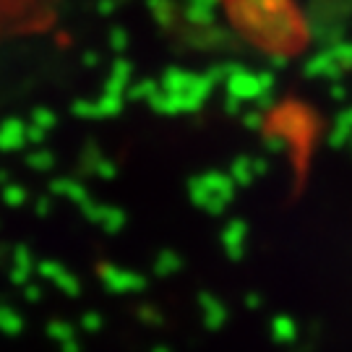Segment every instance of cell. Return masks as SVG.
Masks as SVG:
<instances>
[{"label": "cell", "mask_w": 352, "mask_h": 352, "mask_svg": "<svg viewBox=\"0 0 352 352\" xmlns=\"http://www.w3.org/2000/svg\"><path fill=\"white\" fill-rule=\"evenodd\" d=\"M331 52H334V58L340 60L344 71H352V42H340V45L331 47Z\"/></svg>", "instance_id": "3957f363"}, {"label": "cell", "mask_w": 352, "mask_h": 352, "mask_svg": "<svg viewBox=\"0 0 352 352\" xmlns=\"http://www.w3.org/2000/svg\"><path fill=\"white\" fill-rule=\"evenodd\" d=\"M331 146H344L352 144V107L340 113V118L334 120V131H331Z\"/></svg>", "instance_id": "7a4b0ae2"}, {"label": "cell", "mask_w": 352, "mask_h": 352, "mask_svg": "<svg viewBox=\"0 0 352 352\" xmlns=\"http://www.w3.org/2000/svg\"><path fill=\"white\" fill-rule=\"evenodd\" d=\"M331 97H334V100H344V89H342V87L331 89Z\"/></svg>", "instance_id": "277c9868"}, {"label": "cell", "mask_w": 352, "mask_h": 352, "mask_svg": "<svg viewBox=\"0 0 352 352\" xmlns=\"http://www.w3.org/2000/svg\"><path fill=\"white\" fill-rule=\"evenodd\" d=\"M305 71H308V76H316V78H334V81H340L342 76H344V68L340 65V60L334 58L331 50L316 55Z\"/></svg>", "instance_id": "6da1fadb"}]
</instances>
